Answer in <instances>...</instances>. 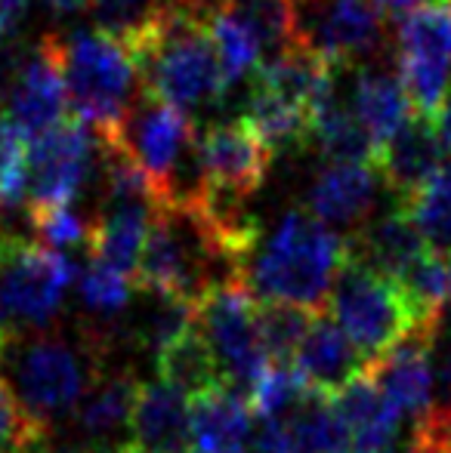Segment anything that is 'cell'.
Returning a JSON list of instances; mask_svg holds the SVG:
<instances>
[{
	"instance_id": "cell-18",
	"label": "cell",
	"mask_w": 451,
	"mask_h": 453,
	"mask_svg": "<svg viewBox=\"0 0 451 453\" xmlns=\"http://www.w3.org/2000/svg\"><path fill=\"white\" fill-rule=\"evenodd\" d=\"M380 182L384 180L374 164H328L309 185V210L328 226L355 232L374 216Z\"/></svg>"
},
{
	"instance_id": "cell-3",
	"label": "cell",
	"mask_w": 451,
	"mask_h": 453,
	"mask_svg": "<svg viewBox=\"0 0 451 453\" xmlns=\"http://www.w3.org/2000/svg\"><path fill=\"white\" fill-rule=\"evenodd\" d=\"M47 41L59 59L74 114L97 139L114 136L143 93L139 65L127 43L103 28L47 31Z\"/></svg>"
},
{
	"instance_id": "cell-39",
	"label": "cell",
	"mask_w": 451,
	"mask_h": 453,
	"mask_svg": "<svg viewBox=\"0 0 451 453\" xmlns=\"http://www.w3.org/2000/svg\"><path fill=\"white\" fill-rule=\"evenodd\" d=\"M25 10H28V0H0V43L19 28Z\"/></svg>"
},
{
	"instance_id": "cell-21",
	"label": "cell",
	"mask_w": 451,
	"mask_h": 453,
	"mask_svg": "<svg viewBox=\"0 0 451 453\" xmlns=\"http://www.w3.org/2000/svg\"><path fill=\"white\" fill-rule=\"evenodd\" d=\"M251 404L229 386L192 398V448L201 453H245L251 441Z\"/></svg>"
},
{
	"instance_id": "cell-20",
	"label": "cell",
	"mask_w": 451,
	"mask_h": 453,
	"mask_svg": "<svg viewBox=\"0 0 451 453\" xmlns=\"http://www.w3.org/2000/svg\"><path fill=\"white\" fill-rule=\"evenodd\" d=\"M294 367L307 380L309 392L322 395V398H334L355 373L365 370V358L353 346V340L343 334L340 324L319 311L307 340L297 349Z\"/></svg>"
},
{
	"instance_id": "cell-31",
	"label": "cell",
	"mask_w": 451,
	"mask_h": 453,
	"mask_svg": "<svg viewBox=\"0 0 451 453\" xmlns=\"http://www.w3.org/2000/svg\"><path fill=\"white\" fill-rule=\"evenodd\" d=\"M417 228L436 253H451V161L436 170V176L405 201Z\"/></svg>"
},
{
	"instance_id": "cell-48",
	"label": "cell",
	"mask_w": 451,
	"mask_h": 453,
	"mask_svg": "<svg viewBox=\"0 0 451 453\" xmlns=\"http://www.w3.org/2000/svg\"><path fill=\"white\" fill-rule=\"evenodd\" d=\"M186 453H201V450H195V448H192V450H186Z\"/></svg>"
},
{
	"instance_id": "cell-24",
	"label": "cell",
	"mask_w": 451,
	"mask_h": 453,
	"mask_svg": "<svg viewBox=\"0 0 451 453\" xmlns=\"http://www.w3.org/2000/svg\"><path fill=\"white\" fill-rule=\"evenodd\" d=\"M155 370L158 380L186 392L189 398L214 386H223V370H220L217 352H214L205 330H198V321L155 355Z\"/></svg>"
},
{
	"instance_id": "cell-1",
	"label": "cell",
	"mask_w": 451,
	"mask_h": 453,
	"mask_svg": "<svg viewBox=\"0 0 451 453\" xmlns=\"http://www.w3.org/2000/svg\"><path fill=\"white\" fill-rule=\"evenodd\" d=\"M346 259L340 238L313 210H288L266 241L247 259L241 280L257 299H288L313 311H325L334 280Z\"/></svg>"
},
{
	"instance_id": "cell-17",
	"label": "cell",
	"mask_w": 451,
	"mask_h": 453,
	"mask_svg": "<svg viewBox=\"0 0 451 453\" xmlns=\"http://www.w3.org/2000/svg\"><path fill=\"white\" fill-rule=\"evenodd\" d=\"M192 444V401L164 380L139 386L130 426L133 453H186Z\"/></svg>"
},
{
	"instance_id": "cell-9",
	"label": "cell",
	"mask_w": 451,
	"mask_h": 453,
	"mask_svg": "<svg viewBox=\"0 0 451 453\" xmlns=\"http://www.w3.org/2000/svg\"><path fill=\"white\" fill-rule=\"evenodd\" d=\"M303 41L334 65L374 62L393 47L384 12L371 0H300Z\"/></svg>"
},
{
	"instance_id": "cell-10",
	"label": "cell",
	"mask_w": 451,
	"mask_h": 453,
	"mask_svg": "<svg viewBox=\"0 0 451 453\" xmlns=\"http://www.w3.org/2000/svg\"><path fill=\"white\" fill-rule=\"evenodd\" d=\"M97 151V133L81 120L28 139V203H72L90 180Z\"/></svg>"
},
{
	"instance_id": "cell-5",
	"label": "cell",
	"mask_w": 451,
	"mask_h": 453,
	"mask_svg": "<svg viewBox=\"0 0 451 453\" xmlns=\"http://www.w3.org/2000/svg\"><path fill=\"white\" fill-rule=\"evenodd\" d=\"M103 352L105 340L97 334H87V349L81 352L62 336L37 330L12 361V392L31 417L53 429L56 419L72 417L93 376L103 370Z\"/></svg>"
},
{
	"instance_id": "cell-38",
	"label": "cell",
	"mask_w": 451,
	"mask_h": 453,
	"mask_svg": "<svg viewBox=\"0 0 451 453\" xmlns=\"http://www.w3.org/2000/svg\"><path fill=\"white\" fill-rule=\"evenodd\" d=\"M260 423L263 426L251 435L245 453H294L284 423H269V419H260Z\"/></svg>"
},
{
	"instance_id": "cell-7",
	"label": "cell",
	"mask_w": 451,
	"mask_h": 453,
	"mask_svg": "<svg viewBox=\"0 0 451 453\" xmlns=\"http://www.w3.org/2000/svg\"><path fill=\"white\" fill-rule=\"evenodd\" d=\"M393 68L417 114L436 120L451 84V0H427L396 22Z\"/></svg>"
},
{
	"instance_id": "cell-19",
	"label": "cell",
	"mask_w": 451,
	"mask_h": 453,
	"mask_svg": "<svg viewBox=\"0 0 451 453\" xmlns=\"http://www.w3.org/2000/svg\"><path fill=\"white\" fill-rule=\"evenodd\" d=\"M331 401L353 432V453H396L402 413L368 370L355 373Z\"/></svg>"
},
{
	"instance_id": "cell-36",
	"label": "cell",
	"mask_w": 451,
	"mask_h": 453,
	"mask_svg": "<svg viewBox=\"0 0 451 453\" xmlns=\"http://www.w3.org/2000/svg\"><path fill=\"white\" fill-rule=\"evenodd\" d=\"M28 201V145L10 114L0 111V210Z\"/></svg>"
},
{
	"instance_id": "cell-14",
	"label": "cell",
	"mask_w": 451,
	"mask_h": 453,
	"mask_svg": "<svg viewBox=\"0 0 451 453\" xmlns=\"http://www.w3.org/2000/svg\"><path fill=\"white\" fill-rule=\"evenodd\" d=\"M442 164H446V142L436 130V120L427 114H415L396 136L380 145L374 167L396 201L405 203L433 180Z\"/></svg>"
},
{
	"instance_id": "cell-2",
	"label": "cell",
	"mask_w": 451,
	"mask_h": 453,
	"mask_svg": "<svg viewBox=\"0 0 451 453\" xmlns=\"http://www.w3.org/2000/svg\"><path fill=\"white\" fill-rule=\"evenodd\" d=\"M130 53L139 65L143 90L183 111L220 105L229 90L205 12L192 6H164L158 22L133 43Z\"/></svg>"
},
{
	"instance_id": "cell-27",
	"label": "cell",
	"mask_w": 451,
	"mask_h": 453,
	"mask_svg": "<svg viewBox=\"0 0 451 453\" xmlns=\"http://www.w3.org/2000/svg\"><path fill=\"white\" fill-rule=\"evenodd\" d=\"M211 6L245 25L266 56H278L303 41L300 0H214Z\"/></svg>"
},
{
	"instance_id": "cell-34",
	"label": "cell",
	"mask_w": 451,
	"mask_h": 453,
	"mask_svg": "<svg viewBox=\"0 0 451 453\" xmlns=\"http://www.w3.org/2000/svg\"><path fill=\"white\" fill-rule=\"evenodd\" d=\"M167 0H90V12L97 19V28L109 31L127 50L158 22Z\"/></svg>"
},
{
	"instance_id": "cell-35",
	"label": "cell",
	"mask_w": 451,
	"mask_h": 453,
	"mask_svg": "<svg viewBox=\"0 0 451 453\" xmlns=\"http://www.w3.org/2000/svg\"><path fill=\"white\" fill-rule=\"evenodd\" d=\"M28 226L43 241V247L74 250L81 244H90L93 222L74 213L72 203H28Z\"/></svg>"
},
{
	"instance_id": "cell-11",
	"label": "cell",
	"mask_w": 451,
	"mask_h": 453,
	"mask_svg": "<svg viewBox=\"0 0 451 453\" xmlns=\"http://www.w3.org/2000/svg\"><path fill=\"white\" fill-rule=\"evenodd\" d=\"M6 114L22 130L25 139H35L41 133L53 130L66 120L68 90L62 78L59 59L50 47L47 35H41L35 53L25 56L12 84L6 87Z\"/></svg>"
},
{
	"instance_id": "cell-23",
	"label": "cell",
	"mask_w": 451,
	"mask_h": 453,
	"mask_svg": "<svg viewBox=\"0 0 451 453\" xmlns=\"http://www.w3.org/2000/svg\"><path fill=\"white\" fill-rule=\"evenodd\" d=\"M353 111L368 127L377 145L393 139L411 118H415V102H411L405 84L399 81L396 72L384 65H365L355 74V96H353Z\"/></svg>"
},
{
	"instance_id": "cell-46",
	"label": "cell",
	"mask_w": 451,
	"mask_h": 453,
	"mask_svg": "<svg viewBox=\"0 0 451 453\" xmlns=\"http://www.w3.org/2000/svg\"><path fill=\"white\" fill-rule=\"evenodd\" d=\"M402 453H439V450H433L430 444H424V441H417V438H411L408 448H405Z\"/></svg>"
},
{
	"instance_id": "cell-16",
	"label": "cell",
	"mask_w": 451,
	"mask_h": 453,
	"mask_svg": "<svg viewBox=\"0 0 451 453\" xmlns=\"http://www.w3.org/2000/svg\"><path fill=\"white\" fill-rule=\"evenodd\" d=\"M433 346H436V336L415 334L411 330L386 355L365 364V370L380 382L386 398L393 401V407L415 419H421L436 404Z\"/></svg>"
},
{
	"instance_id": "cell-25",
	"label": "cell",
	"mask_w": 451,
	"mask_h": 453,
	"mask_svg": "<svg viewBox=\"0 0 451 453\" xmlns=\"http://www.w3.org/2000/svg\"><path fill=\"white\" fill-rule=\"evenodd\" d=\"M241 120L257 133L260 142H263L272 155H282V151L307 145L309 130H313V114H309L307 108L284 99V96L266 90V87H260V84H253L251 96H247Z\"/></svg>"
},
{
	"instance_id": "cell-41",
	"label": "cell",
	"mask_w": 451,
	"mask_h": 453,
	"mask_svg": "<svg viewBox=\"0 0 451 453\" xmlns=\"http://www.w3.org/2000/svg\"><path fill=\"white\" fill-rule=\"evenodd\" d=\"M25 453H97L93 448H87L84 441L74 444V441H53V435L41 438V441H35Z\"/></svg>"
},
{
	"instance_id": "cell-28",
	"label": "cell",
	"mask_w": 451,
	"mask_h": 453,
	"mask_svg": "<svg viewBox=\"0 0 451 453\" xmlns=\"http://www.w3.org/2000/svg\"><path fill=\"white\" fill-rule=\"evenodd\" d=\"M294 453H353V432L331 398L309 395L284 423Z\"/></svg>"
},
{
	"instance_id": "cell-15",
	"label": "cell",
	"mask_w": 451,
	"mask_h": 453,
	"mask_svg": "<svg viewBox=\"0 0 451 453\" xmlns=\"http://www.w3.org/2000/svg\"><path fill=\"white\" fill-rule=\"evenodd\" d=\"M427 250H433V247L427 244L408 207L399 201L393 210L362 222L346 238V253L355 263L368 265V269L386 274L393 280L402 278Z\"/></svg>"
},
{
	"instance_id": "cell-30",
	"label": "cell",
	"mask_w": 451,
	"mask_h": 453,
	"mask_svg": "<svg viewBox=\"0 0 451 453\" xmlns=\"http://www.w3.org/2000/svg\"><path fill=\"white\" fill-rule=\"evenodd\" d=\"M309 386L294 364H266V370L260 373L257 386L247 395L253 417L269 419V423H288V417L309 398Z\"/></svg>"
},
{
	"instance_id": "cell-42",
	"label": "cell",
	"mask_w": 451,
	"mask_h": 453,
	"mask_svg": "<svg viewBox=\"0 0 451 453\" xmlns=\"http://www.w3.org/2000/svg\"><path fill=\"white\" fill-rule=\"evenodd\" d=\"M374 6H377L384 16H390V19H402L405 12H411L415 6H421L424 0H371Z\"/></svg>"
},
{
	"instance_id": "cell-44",
	"label": "cell",
	"mask_w": 451,
	"mask_h": 453,
	"mask_svg": "<svg viewBox=\"0 0 451 453\" xmlns=\"http://www.w3.org/2000/svg\"><path fill=\"white\" fill-rule=\"evenodd\" d=\"M47 6H53L56 12H74V10H84L90 6V0H43Z\"/></svg>"
},
{
	"instance_id": "cell-49",
	"label": "cell",
	"mask_w": 451,
	"mask_h": 453,
	"mask_svg": "<svg viewBox=\"0 0 451 453\" xmlns=\"http://www.w3.org/2000/svg\"><path fill=\"white\" fill-rule=\"evenodd\" d=\"M127 453H133V448H130V450H127Z\"/></svg>"
},
{
	"instance_id": "cell-12",
	"label": "cell",
	"mask_w": 451,
	"mask_h": 453,
	"mask_svg": "<svg viewBox=\"0 0 451 453\" xmlns=\"http://www.w3.org/2000/svg\"><path fill=\"white\" fill-rule=\"evenodd\" d=\"M139 386L133 370H99L78 401L72 419L81 432V441L97 453L130 450V426L136 411Z\"/></svg>"
},
{
	"instance_id": "cell-32",
	"label": "cell",
	"mask_w": 451,
	"mask_h": 453,
	"mask_svg": "<svg viewBox=\"0 0 451 453\" xmlns=\"http://www.w3.org/2000/svg\"><path fill=\"white\" fill-rule=\"evenodd\" d=\"M205 19H207V28H211L214 43H217L226 81H229V87H232L235 81H241L247 72H253V68L260 65L263 47H260V41L245 28V25L235 22L232 16H226V12L217 10V6H207Z\"/></svg>"
},
{
	"instance_id": "cell-8",
	"label": "cell",
	"mask_w": 451,
	"mask_h": 453,
	"mask_svg": "<svg viewBox=\"0 0 451 453\" xmlns=\"http://www.w3.org/2000/svg\"><path fill=\"white\" fill-rule=\"evenodd\" d=\"M195 309H198V327L217 352L223 386L247 398L269 364L257 330V296L241 278H226L214 284L195 303Z\"/></svg>"
},
{
	"instance_id": "cell-4",
	"label": "cell",
	"mask_w": 451,
	"mask_h": 453,
	"mask_svg": "<svg viewBox=\"0 0 451 453\" xmlns=\"http://www.w3.org/2000/svg\"><path fill=\"white\" fill-rule=\"evenodd\" d=\"M74 274L78 269L62 250L0 222V324L10 340L47 330L56 321Z\"/></svg>"
},
{
	"instance_id": "cell-29",
	"label": "cell",
	"mask_w": 451,
	"mask_h": 453,
	"mask_svg": "<svg viewBox=\"0 0 451 453\" xmlns=\"http://www.w3.org/2000/svg\"><path fill=\"white\" fill-rule=\"evenodd\" d=\"M319 311L288 299H257V330L263 352L272 364H294L300 342L307 340Z\"/></svg>"
},
{
	"instance_id": "cell-40",
	"label": "cell",
	"mask_w": 451,
	"mask_h": 453,
	"mask_svg": "<svg viewBox=\"0 0 451 453\" xmlns=\"http://www.w3.org/2000/svg\"><path fill=\"white\" fill-rule=\"evenodd\" d=\"M436 386H439V404H451V334L439 346V367H436Z\"/></svg>"
},
{
	"instance_id": "cell-47",
	"label": "cell",
	"mask_w": 451,
	"mask_h": 453,
	"mask_svg": "<svg viewBox=\"0 0 451 453\" xmlns=\"http://www.w3.org/2000/svg\"><path fill=\"white\" fill-rule=\"evenodd\" d=\"M448 299H451V253H448Z\"/></svg>"
},
{
	"instance_id": "cell-43",
	"label": "cell",
	"mask_w": 451,
	"mask_h": 453,
	"mask_svg": "<svg viewBox=\"0 0 451 453\" xmlns=\"http://www.w3.org/2000/svg\"><path fill=\"white\" fill-rule=\"evenodd\" d=\"M436 130H439L442 142H446V149L451 151V96L446 99V105H442V111L436 114Z\"/></svg>"
},
{
	"instance_id": "cell-13",
	"label": "cell",
	"mask_w": 451,
	"mask_h": 453,
	"mask_svg": "<svg viewBox=\"0 0 451 453\" xmlns=\"http://www.w3.org/2000/svg\"><path fill=\"white\" fill-rule=\"evenodd\" d=\"M198 157L207 182L247 197L260 191L272 164V151L245 120L207 124L205 133H198Z\"/></svg>"
},
{
	"instance_id": "cell-37",
	"label": "cell",
	"mask_w": 451,
	"mask_h": 453,
	"mask_svg": "<svg viewBox=\"0 0 451 453\" xmlns=\"http://www.w3.org/2000/svg\"><path fill=\"white\" fill-rule=\"evenodd\" d=\"M50 435V426L35 419L16 398L12 386L0 380V453H25L35 441Z\"/></svg>"
},
{
	"instance_id": "cell-6",
	"label": "cell",
	"mask_w": 451,
	"mask_h": 453,
	"mask_svg": "<svg viewBox=\"0 0 451 453\" xmlns=\"http://www.w3.org/2000/svg\"><path fill=\"white\" fill-rule=\"evenodd\" d=\"M328 309L343 327V334L359 349L365 364L386 355L415 327L408 299L399 280L355 263L349 253L334 280Z\"/></svg>"
},
{
	"instance_id": "cell-26",
	"label": "cell",
	"mask_w": 451,
	"mask_h": 453,
	"mask_svg": "<svg viewBox=\"0 0 451 453\" xmlns=\"http://www.w3.org/2000/svg\"><path fill=\"white\" fill-rule=\"evenodd\" d=\"M309 142L319 149L328 164H377L380 145L359 120V114L343 108L334 96L331 102L313 111Z\"/></svg>"
},
{
	"instance_id": "cell-22",
	"label": "cell",
	"mask_w": 451,
	"mask_h": 453,
	"mask_svg": "<svg viewBox=\"0 0 451 453\" xmlns=\"http://www.w3.org/2000/svg\"><path fill=\"white\" fill-rule=\"evenodd\" d=\"M158 210L143 203H109L103 201V213L93 219L90 228V253L93 263H103L136 278L139 257H143L145 234H149L152 216Z\"/></svg>"
},
{
	"instance_id": "cell-33",
	"label": "cell",
	"mask_w": 451,
	"mask_h": 453,
	"mask_svg": "<svg viewBox=\"0 0 451 453\" xmlns=\"http://www.w3.org/2000/svg\"><path fill=\"white\" fill-rule=\"evenodd\" d=\"M133 290H136V278L130 274L109 269L103 263H90L78 278V299L87 311L99 315L103 321L121 315L130 305Z\"/></svg>"
},
{
	"instance_id": "cell-45",
	"label": "cell",
	"mask_w": 451,
	"mask_h": 453,
	"mask_svg": "<svg viewBox=\"0 0 451 453\" xmlns=\"http://www.w3.org/2000/svg\"><path fill=\"white\" fill-rule=\"evenodd\" d=\"M167 4H176V6H192V10L207 12V6H211L214 0H167Z\"/></svg>"
}]
</instances>
